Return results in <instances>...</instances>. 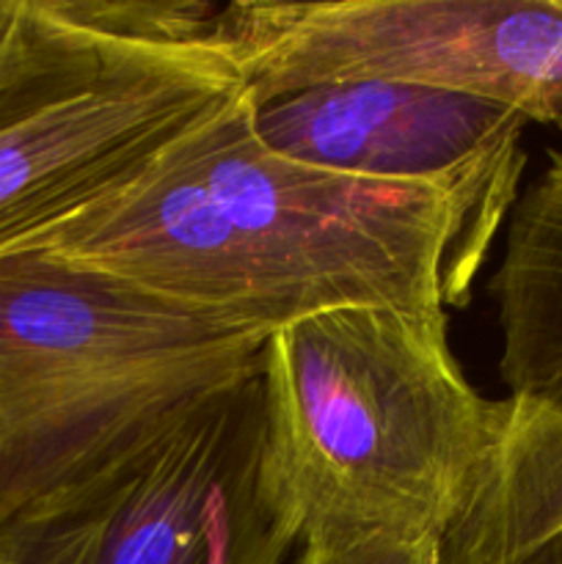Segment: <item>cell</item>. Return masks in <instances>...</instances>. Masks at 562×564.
Wrapping results in <instances>:
<instances>
[{"label":"cell","mask_w":562,"mask_h":564,"mask_svg":"<svg viewBox=\"0 0 562 564\" xmlns=\"http://www.w3.org/2000/svg\"><path fill=\"white\" fill-rule=\"evenodd\" d=\"M298 564H441V538H367L306 540Z\"/></svg>","instance_id":"10"},{"label":"cell","mask_w":562,"mask_h":564,"mask_svg":"<svg viewBox=\"0 0 562 564\" xmlns=\"http://www.w3.org/2000/svg\"><path fill=\"white\" fill-rule=\"evenodd\" d=\"M435 308H336L262 347L268 482L298 543L444 538L501 435Z\"/></svg>","instance_id":"2"},{"label":"cell","mask_w":562,"mask_h":564,"mask_svg":"<svg viewBox=\"0 0 562 564\" xmlns=\"http://www.w3.org/2000/svg\"><path fill=\"white\" fill-rule=\"evenodd\" d=\"M209 47L251 102L389 80L488 99L562 130V0H231Z\"/></svg>","instance_id":"5"},{"label":"cell","mask_w":562,"mask_h":564,"mask_svg":"<svg viewBox=\"0 0 562 564\" xmlns=\"http://www.w3.org/2000/svg\"><path fill=\"white\" fill-rule=\"evenodd\" d=\"M505 257L490 279L499 308V375L510 394L562 378V152L510 209Z\"/></svg>","instance_id":"9"},{"label":"cell","mask_w":562,"mask_h":564,"mask_svg":"<svg viewBox=\"0 0 562 564\" xmlns=\"http://www.w3.org/2000/svg\"><path fill=\"white\" fill-rule=\"evenodd\" d=\"M262 361L77 488L0 529L6 564H281Z\"/></svg>","instance_id":"4"},{"label":"cell","mask_w":562,"mask_h":564,"mask_svg":"<svg viewBox=\"0 0 562 564\" xmlns=\"http://www.w3.org/2000/svg\"><path fill=\"white\" fill-rule=\"evenodd\" d=\"M240 88L218 50L196 47L0 124V257L136 180Z\"/></svg>","instance_id":"6"},{"label":"cell","mask_w":562,"mask_h":564,"mask_svg":"<svg viewBox=\"0 0 562 564\" xmlns=\"http://www.w3.org/2000/svg\"><path fill=\"white\" fill-rule=\"evenodd\" d=\"M562 529V378L507 397L501 435L461 516L441 538V564H512Z\"/></svg>","instance_id":"8"},{"label":"cell","mask_w":562,"mask_h":564,"mask_svg":"<svg viewBox=\"0 0 562 564\" xmlns=\"http://www.w3.org/2000/svg\"><path fill=\"white\" fill-rule=\"evenodd\" d=\"M510 209L275 154L240 88L31 248L270 336L336 308L463 306Z\"/></svg>","instance_id":"1"},{"label":"cell","mask_w":562,"mask_h":564,"mask_svg":"<svg viewBox=\"0 0 562 564\" xmlns=\"http://www.w3.org/2000/svg\"><path fill=\"white\" fill-rule=\"evenodd\" d=\"M251 99V97H248ZM253 132L275 154L358 176L433 185L516 204L527 165L521 113L413 83L358 80L251 102Z\"/></svg>","instance_id":"7"},{"label":"cell","mask_w":562,"mask_h":564,"mask_svg":"<svg viewBox=\"0 0 562 564\" xmlns=\"http://www.w3.org/2000/svg\"><path fill=\"white\" fill-rule=\"evenodd\" d=\"M512 564H562V529H556L554 534H549L543 543L529 549L521 560Z\"/></svg>","instance_id":"11"},{"label":"cell","mask_w":562,"mask_h":564,"mask_svg":"<svg viewBox=\"0 0 562 564\" xmlns=\"http://www.w3.org/2000/svg\"><path fill=\"white\" fill-rule=\"evenodd\" d=\"M264 341L42 248L0 257V529L246 378Z\"/></svg>","instance_id":"3"},{"label":"cell","mask_w":562,"mask_h":564,"mask_svg":"<svg viewBox=\"0 0 562 564\" xmlns=\"http://www.w3.org/2000/svg\"><path fill=\"white\" fill-rule=\"evenodd\" d=\"M0 564H6V562H3V560H0Z\"/></svg>","instance_id":"12"}]
</instances>
